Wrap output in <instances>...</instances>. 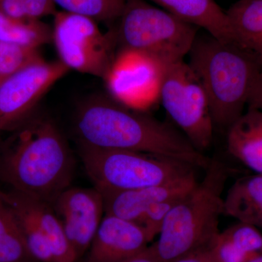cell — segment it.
Returning a JSON list of instances; mask_svg holds the SVG:
<instances>
[{
    "label": "cell",
    "mask_w": 262,
    "mask_h": 262,
    "mask_svg": "<svg viewBox=\"0 0 262 262\" xmlns=\"http://www.w3.org/2000/svg\"><path fill=\"white\" fill-rule=\"evenodd\" d=\"M207 251L212 262H248L262 254V234L238 222L220 232Z\"/></svg>",
    "instance_id": "cell-16"
},
{
    "label": "cell",
    "mask_w": 262,
    "mask_h": 262,
    "mask_svg": "<svg viewBox=\"0 0 262 262\" xmlns=\"http://www.w3.org/2000/svg\"><path fill=\"white\" fill-rule=\"evenodd\" d=\"M160 102L176 127L204 154L213 142L214 125L206 91L184 60L167 67Z\"/></svg>",
    "instance_id": "cell-7"
},
{
    "label": "cell",
    "mask_w": 262,
    "mask_h": 262,
    "mask_svg": "<svg viewBox=\"0 0 262 262\" xmlns=\"http://www.w3.org/2000/svg\"><path fill=\"white\" fill-rule=\"evenodd\" d=\"M194 170L160 185L124 192H101L105 213L137 223L151 206L164 201L187 194L195 187Z\"/></svg>",
    "instance_id": "cell-13"
},
{
    "label": "cell",
    "mask_w": 262,
    "mask_h": 262,
    "mask_svg": "<svg viewBox=\"0 0 262 262\" xmlns=\"http://www.w3.org/2000/svg\"><path fill=\"white\" fill-rule=\"evenodd\" d=\"M223 214L262 228V174L237 179L224 198Z\"/></svg>",
    "instance_id": "cell-17"
},
{
    "label": "cell",
    "mask_w": 262,
    "mask_h": 262,
    "mask_svg": "<svg viewBox=\"0 0 262 262\" xmlns=\"http://www.w3.org/2000/svg\"><path fill=\"white\" fill-rule=\"evenodd\" d=\"M228 177L225 164L211 159L203 180L169 212L159 238L151 244L162 262H175L205 249L220 233Z\"/></svg>",
    "instance_id": "cell-4"
},
{
    "label": "cell",
    "mask_w": 262,
    "mask_h": 262,
    "mask_svg": "<svg viewBox=\"0 0 262 262\" xmlns=\"http://www.w3.org/2000/svg\"><path fill=\"white\" fill-rule=\"evenodd\" d=\"M115 21L120 48L147 53L168 66L184 60L198 37L196 27L146 0H126Z\"/></svg>",
    "instance_id": "cell-5"
},
{
    "label": "cell",
    "mask_w": 262,
    "mask_h": 262,
    "mask_svg": "<svg viewBox=\"0 0 262 262\" xmlns=\"http://www.w3.org/2000/svg\"><path fill=\"white\" fill-rule=\"evenodd\" d=\"M77 149L87 175L101 192L160 185L194 169L177 160L140 151L100 149L80 143Z\"/></svg>",
    "instance_id": "cell-6"
},
{
    "label": "cell",
    "mask_w": 262,
    "mask_h": 262,
    "mask_svg": "<svg viewBox=\"0 0 262 262\" xmlns=\"http://www.w3.org/2000/svg\"><path fill=\"white\" fill-rule=\"evenodd\" d=\"M75 130L77 143L92 147L148 153L204 170L211 160L171 124L111 98H93L82 103L76 113Z\"/></svg>",
    "instance_id": "cell-1"
},
{
    "label": "cell",
    "mask_w": 262,
    "mask_h": 262,
    "mask_svg": "<svg viewBox=\"0 0 262 262\" xmlns=\"http://www.w3.org/2000/svg\"><path fill=\"white\" fill-rule=\"evenodd\" d=\"M149 239L140 226L105 213L93 239L86 262H120L148 247Z\"/></svg>",
    "instance_id": "cell-12"
},
{
    "label": "cell",
    "mask_w": 262,
    "mask_h": 262,
    "mask_svg": "<svg viewBox=\"0 0 262 262\" xmlns=\"http://www.w3.org/2000/svg\"><path fill=\"white\" fill-rule=\"evenodd\" d=\"M52 41V28L42 20H21L0 13V42L38 49Z\"/></svg>",
    "instance_id": "cell-20"
},
{
    "label": "cell",
    "mask_w": 262,
    "mask_h": 262,
    "mask_svg": "<svg viewBox=\"0 0 262 262\" xmlns=\"http://www.w3.org/2000/svg\"><path fill=\"white\" fill-rule=\"evenodd\" d=\"M52 41L68 69L103 79L116 52L113 30L103 33L94 19L65 11L54 15Z\"/></svg>",
    "instance_id": "cell-8"
},
{
    "label": "cell",
    "mask_w": 262,
    "mask_h": 262,
    "mask_svg": "<svg viewBox=\"0 0 262 262\" xmlns=\"http://www.w3.org/2000/svg\"><path fill=\"white\" fill-rule=\"evenodd\" d=\"M62 11L89 17L96 21H115L126 0H53Z\"/></svg>",
    "instance_id": "cell-22"
},
{
    "label": "cell",
    "mask_w": 262,
    "mask_h": 262,
    "mask_svg": "<svg viewBox=\"0 0 262 262\" xmlns=\"http://www.w3.org/2000/svg\"><path fill=\"white\" fill-rule=\"evenodd\" d=\"M53 0H0V13L21 20H39L57 13Z\"/></svg>",
    "instance_id": "cell-23"
},
{
    "label": "cell",
    "mask_w": 262,
    "mask_h": 262,
    "mask_svg": "<svg viewBox=\"0 0 262 262\" xmlns=\"http://www.w3.org/2000/svg\"><path fill=\"white\" fill-rule=\"evenodd\" d=\"M40 57L35 48L0 42V77L13 75Z\"/></svg>",
    "instance_id": "cell-24"
},
{
    "label": "cell",
    "mask_w": 262,
    "mask_h": 262,
    "mask_svg": "<svg viewBox=\"0 0 262 262\" xmlns=\"http://www.w3.org/2000/svg\"><path fill=\"white\" fill-rule=\"evenodd\" d=\"M167 67L147 53L120 48L103 79L112 99L145 113L160 101Z\"/></svg>",
    "instance_id": "cell-9"
},
{
    "label": "cell",
    "mask_w": 262,
    "mask_h": 262,
    "mask_svg": "<svg viewBox=\"0 0 262 262\" xmlns=\"http://www.w3.org/2000/svg\"><path fill=\"white\" fill-rule=\"evenodd\" d=\"M184 196H174L154 205L136 223L145 231L149 242L152 241L157 235H159L169 212L171 211L174 206L178 203Z\"/></svg>",
    "instance_id": "cell-25"
},
{
    "label": "cell",
    "mask_w": 262,
    "mask_h": 262,
    "mask_svg": "<svg viewBox=\"0 0 262 262\" xmlns=\"http://www.w3.org/2000/svg\"><path fill=\"white\" fill-rule=\"evenodd\" d=\"M69 71L59 61L40 57L5 78L0 84V131L13 130L31 117L43 96Z\"/></svg>",
    "instance_id": "cell-10"
},
{
    "label": "cell",
    "mask_w": 262,
    "mask_h": 262,
    "mask_svg": "<svg viewBox=\"0 0 262 262\" xmlns=\"http://www.w3.org/2000/svg\"><path fill=\"white\" fill-rule=\"evenodd\" d=\"M248 262H262V254L258 256L257 257L253 258L251 261Z\"/></svg>",
    "instance_id": "cell-29"
},
{
    "label": "cell",
    "mask_w": 262,
    "mask_h": 262,
    "mask_svg": "<svg viewBox=\"0 0 262 262\" xmlns=\"http://www.w3.org/2000/svg\"><path fill=\"white\" fill-rule=\"evenodd\" d=\"M188 55L208 96L214 128L227 131L244 113L262 69L259 61L239 43L209 34L198 36Z\"/></svg>",
    "instance_id": "cell-3"
},
{
    "label": "cell",
    "mask_w": 262,
    "mask_h": 262,
    "mask_svg": "<svg viewBox=\"0 0 262 262\" xmlns=\"http://www.w3.org/2000/svg\"><path fill=\"white\" fill-rule=\"evenodd\" d=\"M3 80H4V79L1 78V77H0V84H1V82H3Z\"/></svg>",
    "instance_id": "cell-30"
},
{
    "label": "cell",
    "mask_w": 262,
    "mask_h": 262,
    "mask_svg": "<svg viewBox=\"0 0 262 262\" xmlns=\"http://www.w3.org/2000/svg\"><path fill=\"white\" fill-rule=\"evenodd\" d=\"M248 108L262 111V69L248 102Z\"/></svg>",
    "instance_id": "cell-26"
},
{
    "label": "cell",
    "mask_w": 262,
    "mask_h": 262,
    "mask_svg": "<svg viewBox=\"0 0 262 262\" xmlns=\"http://www.w3.org/2000/svg\"><path fill=\"white\" fill-rule=\"evenodd\" d=\"M120 262H162L152 245L148 246L142 252Z\"/></svg>",
    "instance_id": "cell-27"
},
{
    "label": "cell",
    "mask_w": 262,
    "mask_h": 262,
    "mask_svg": "<svg viewBox=\"0 0 262 262\" xmlns=\"http://www.w3.org/2000/svg\"><path fill=\"white\" fill-rule=\"evenodd\" d=\"M223 42H236L227 12L215 0H146Z\"/></svg>",
    "instance_id": "cell-14"
},
{
    "label": "cell",
    "mask_w": 262,
    "mask_h": 262,
    "mask_svg": "<svg viewBox=\"0 0 262 262\" xmlns=\"http://www.w3.org/2000/svg\"><path fill=\"white\" fill-rule=\"evenodd\" d=\"M226 132L229 154L255 173L262 174V111L248 108Z\"/></svg>",
    "instance_id": "cell-15"
},
{
    "label": "cell",
    "mask_w": 262,
    "mask_h": 262,
    "mask_svg": "<svg viewBox=\"0 0 262 262\" xmlns=\"http://www.w3.org/2000/svg\"><path fill=\"white\" fill-rule=\"evenodd\" d=\"M0 262H38L27 247L14 213L1 195Z\"/></svg>",
    "instance_id": "cell-21"
},
{
    "label": "cell",
    "mask_w": 262,
    "mask_h": 262,
    "mask_svg": "<svg viewBox=\"0 0 262 262\" xmlns=\"http://www.w3.org/2000/svg\"><path fill=\"white\" fill-rule=\"evenodd\" d=\"M77 259L89 251L105 215L102 194L96 187H69L52 205Z\"/></svg>",
    "instance_id": "cell-11"
},
{
    "label": "cell",
    "mask_w": 262,
    "mask_h": 262,
    "mask_svg": "<svg viewBox=\"0 0 262 262\" xmlns=\"http://www.w3.org/2000/svg\"><path fill=\"white\" fill-rule=\"evenodd\" d=\"M207 248L190 253L175 262H212Z\"/></svg>",
    "instance_id": "cell-28"
},
{
    "label": "cell",
    "mask_w": 262,
    "mask_h": 262,
    "mask_svg": "<svg viewBox=\"0 0 262 262\" xmlns=\"http://www.w3.org/2000/svg\"><path fill=\"white\" fill-rule=\"evenodd\" d=\"M13 130L0 151V182L53 205L71 187L75 172L67 139L46 117H29Z\"/></svg>",
    "instance_id": "cell-2"
},
{
    "label": "cell",
    "mask_w": 262,
    "mask_h": 262,
    "mask_svg": "<svg viewBox=\"0 0 262 262\" xmlns=\"http://www.w3.org/2000/svg\"><path fill=\"white\" fill-rule=\"evenodd\" d=\"M11 190L14 192L20 203L37 221L49 242L55 262L78 261L75 251L67 238L61 221L53 210L52 205L13 189Z\"/></svg>",
    "instance_id": "cell-18"
},
{
    "label": "cell",
    "mask_w": 262,
    "mask_h": 262,
    "mask_svg": "<svg viewBox=\"0 0 262 262\" xmlns=\"http://www.w3.org/2000/svg\"><path fill=\"white\" fill-rule=\"evenodd\" d=\"M226 12L236 42L255 55L262 67V0H239Z\"/></svg>",
    "instance_id": "cell-19"
}]
</instances>
